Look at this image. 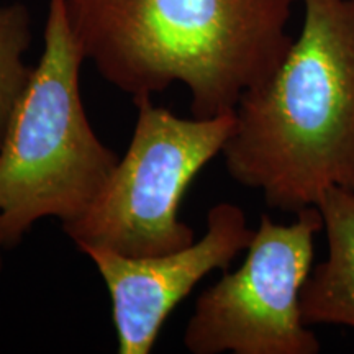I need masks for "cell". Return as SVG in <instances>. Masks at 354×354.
<instances>
[{
  "label": "cell",
  "mask_w": 354,
  "mask_h": 354,
  "mask_svg": "<svg viewBox=\"0 0 354 354\" xmlns=\"http://www.w3.org/2000/svg\"><path fill=\"white\" fill-rule=\"evenodd\" d=\"M86 57L63 0H48L44 48L0 146V240L19 245L46 216L61 223L87 212L118 156L92 130L79 74Z\"/></svg>",
  "instance_id": "3"
},
{
  "label": "cell",
  "mask_w": 354,
  "mask_h": 354,
  "mask_svg": "<svg viewBox=\"0 0 354 354\" xmlns=\"http://www.w3.org/2000/svg\"><path fill=\"white\" fill-rule=\"evenodd\" d=\"M74 38L97 73L133 99L184 84L190 112H234L289 53L302 0H63Z\"/></svg>",
  "instance_id": "1"
},
{
  "label": "cell",
  "mask_w": 354,
  "mask_h": 354,
  "mask_svg": "<svg viewBox=\"0 0 354 354\" xmlns=\"http://www.w3.org/2000/svg\"><path fill=\"white\" fill-rule=\"evenodd\" d=\"M138 110L125 156L79 218L63 223L81 246H100L125 256H154L196 241L179 218L180 202L196 176L223 151L234 112L180 118L156 107L151 95L133 99Z\"/></svg>",
  "instance_id": "4"
},
{
  "label": "cell",
  "mask_w": 354,
  "mask_h": 354,
  "mask_svg": "<svg viewBox=\"0 0 354 354\" xmlns=\"http://www.w3.org/2000/svg\"><path fill=\"white\" fill-rule=\"evenodd\" d=\"M254 230L234 203L207 215V232L189 246L154 256H125L100 246L79 250L95 264L112 300L118 354H149L162 325L207 274L227 271L246 251Z\"/></svg>",
  "instance_id": "6"
},
{
  "label": "cell",
  "mask_w": 354,
  "mask_h": 354,
  "mask_svg": "<svg viewBox=\"0 0 354 354\" xmlns=\"http://www.w3.org/2000/svg\"><path fill=\"white\" fill-rule=\"evenodd\" d=\"M290 225L263 215L246 258L196 302L184 344L192 354H318L320 339L304 322L300 295L323 230L317 207Z\"/></svg>",
  "instance_id": "5"
},
{
  "label": "cell",
  "mask_w": 354,
  "mask_h": 354,
  "mask_svg": "<svg viewBox=\"0 0 354 354\" xmlns=\"http://www.w3.org/2000/svg\"><path fill=\"white\" fill-rule=\"evenodd\" d=\"M304 26L268 81L238 102L223 146L238 184L299 214L354 189V0H302Z\"/></svg>",
  "instance_id": "2"
},
{
  "label": "cell",
  "mask_w": 354,
  "mask_h": 354,
  "mask_svg": "<svg viewBox=\"0 0 354 354\" xmlns=\"http://www.w3.org/2000/svg\"><path fill=\"white\" fill-rule=\"evenodd\" d=\"M2 250H3V245H2V240H0V269H2Z\"/></svg>",
  "instance_id": "9"
},
{
  "label": "cell",
  "mask_w": 354,
  "mask_h": 354,
  "mask_svg": "<svg viewBox=\"0 0 354 354\" xmlns=\"http://www.w3.org/2000/svg\"><path fill=\"white\" fill-rule=\"evenodd\" d=\"M32 43L30 12L24 3L0 7V146L6 140L13 110L32 77L24 61Z\"/></svg>",
  "instance_id": "8"
},
{
  "label": "cell",
  "mask_w": 354,
  "mask_h": 354,
  "mask_svg": "<svg viewBox=\"0 0 354 354\" xmlns=\"http://www.w3.org/2000/svg\"><path fill=\"white\" fill-rule=\"evenodd\" d=\"M317 209L328 254L312 268L304 284V322L308 326L342 325L354 330V189H326Z\"/></svg>",
  "instance_id": "7"
}]
</instances>
